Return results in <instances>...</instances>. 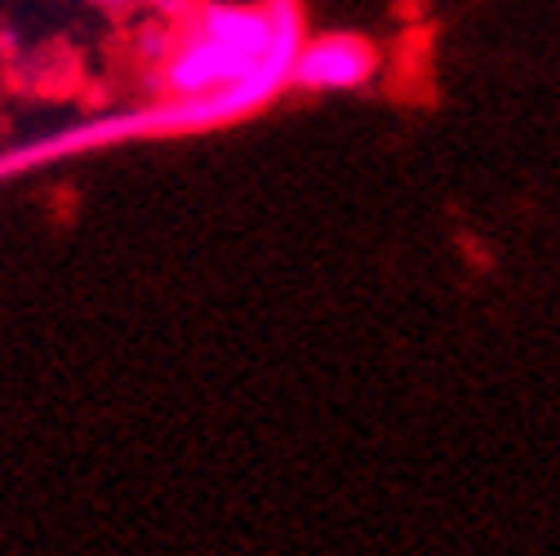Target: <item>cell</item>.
I'll use <instances>...</instances> for the list:
<instances>
[{"mask_svg": "<svg viewBox=\"0 0 560 556\" xmlns=\"http://www.w3.org/2000/svg\"><path fill=\"white\" fill-rule=\"evenodd\" d=\"M285 27L267 10L254 5H205L191 23V32L165 49L161 85L191 103L196 112H232L249 99H258L271 85V72H280L276 58H294L280 49Z\"/></svg>", "mask_w": 560, "mask_h": 556, "instance_id": "obj_1", "label": "cell"}, {"mask_svg": "<svg viewBox=\"0 0 560 556\" xmlns=\"http://www.w3.org/2000/svg\"><path fill=\"white\" fill-rule=\"evenodd\" d=\"M374 67H378V54L370 40L352 32H329L294 49L290 77L307 90H357L374 77Z\"/></svg>", "mask_w": 560, "mask_h": 556, "instance_id": "obj_2", "label": "cell"}, {"mask_svg": "<svg viewBox=\"0 0 560 556\" xmlns=\"http://www.w3.org/2000/svg\"><path fill=\"white\" fill-rule=\"evenodd\" d=\"M98 5H107V10H129V5H148V0H98Z\"/></svg>", "mask_w": 560, "mask_h": 556, "instance_id": "obj_3", "label": "cell"}]
</instances>
